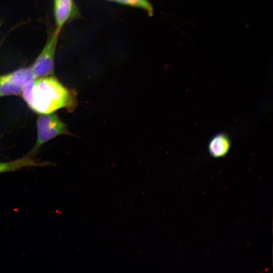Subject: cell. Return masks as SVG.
<instances>
[{"label": "cell", "mask_w": 273, "mask_h": 273, "mask_svg": "<svg viewBox=\"0 0 273 273\" xmlns=\"http://www.w3.org/2000/svg\"><path fill=\"white\" fill-rule=\"evenodd\" d=\"M21 95L29 108L39 114L54 113L75 107V95L51 75L31 79L27 82Z\"/></svg>", "instance_id": "obj_1"}, {"label": "cell", "mask_w": 273, "mask_h": 273, "mask_svg": "<svg viewBox=\"0 0 273 273\" xmlns=\"http://www.w3.org/2000/svg\"><path fill=\"white\" fill-rule=\"evenodd\" d=\"M36 125L37 140L31 152L34 154L46 142L58 135L69 133L64 123L54 113L40 114Z\"/></svg>", "instance_id": "obj_2"}, {"label": "cell", "mask_w": 273, "mask_h": 273, "mask_svg": "<svg viewBox=\"0 0 273 273\" xmlns=\"http://www.w3.org/2000/svg\"><path fill=\"white\" fill-rule=\"evenodd\" d=\"M59 32L56 30L50 35L41 53L30 67L35 78L53 74L55 49Z\"/></svg>", "instance_id": "obj_3"}, {"label": "cell", "mask_w": 273, "mask_h": 273, "mask_svg": "<svg viewBox=\"0 0 273 273\" xmlns=\"http://www.w3.org/2000/svg\"><path fill=\"white\" fill-rule=\"evenodd\" d=\"M33 79L35 78L30 67L0 75V97L20 94L25 84Z\"/></svg>", "instance_id": "obj_4"}, {"label": "cell", "mask_w": 273, "mask_h": 273, "mask_svg": "<svg viewBox=\"0 0 273 273\" xmlns=\"http://www.w3.org/2000/svg\"><path fill=\"white\" fill-rule=\"evenodd\" d=\"M51 164L50 162L38 161L34 158V154L30 152L14 160L0 162V173L13 172L26 167H44Z\"/></svg>", "instance_id": "obj_5"}, {"label": "cell", "mask_w": 273, "mask_h": 273, "mask_svg": "<svg viewBox=\"0 0 273 273\" xmlns=\"http://www.w3.org/2000/svg\"><path fill=\"white\" fill-rule=\"evenodd\" d=\"M75 6L72 0H54V15L56 30L60 31L65 22L74 14Z\"/></svg>", "instance_id": "obj_6"}, {"label": "cell", "mask_w": 273, "mask_h": 273, "mask_svg": "<svg viewBox=\"0 0 273 273\" xmlns=\"http://www.w3.org/2000/svg\"><path fill=\"white\" fill-rule=\"evenodd\" d=\"M231 141L228 136L224 133H219L210 140L208 145L209 153L214 157L224 156L229 151Z\"/></svg>", "instance_id": "obj_7"}, {"label": "cell", "mask_w": 273, "mask_h": 273, "mask_svg": "<svg viewBox=\"0 0 273 273\" xmlns=\"http://www.w3.org/2000/svg\"><path fill=\"white\" fill-rule=\"evenodd\" d=\"M120 3L130 5L131 6L139 7L147 10L151 13L152 8L146 0H118Z\"/></svg>", "instance_id": "obj_8"}]
</instances>
